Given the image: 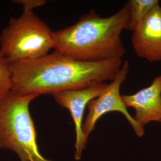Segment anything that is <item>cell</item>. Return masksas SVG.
<instances>
[{
	"label": "cell",
	"mask_w": 161,
	"mask_h": 161,
	"mask_svg": "<svg viewBox=\"0 0 161 161\" xmlns=\"http://www.w3.org/2000/svg\"><path fill=\"white\" fill-rule=\"evenodd\" d=\"M9 62L11 91L21 95L40 96L112 80L123 61L121 59L80 61L54 51L34 60Z\"/></svg>",
	"instance_id": "obj_1"
},
{
	"label": "cell",
	"mask_w": 161,
	"mask_h": 161,
	"mask_svg": "<svg viewBox=\"0 0 161 161\" xmlns=\"http://www.w3.org/2000/svg\"><path fill=\"white\" fill-rule=\"evenodd\" d=\"M38 96L11 91L0 100V148L13 151L21 161H53L39 151L30 112L31 103Z\"/></svg>",
	"instance_id": "obj_3"
},
{
	"label": "cell",
	"mask_w": 161,
	"mask_h": 161,
	"mask_svg": "<svg viewBox=\"0 0 161 161\" xmlns=\"http://www.w3.org/2000/svg\"><path fill=\"white\" fill-rule=\"evenodd\" d=\"M12 3L22 4L24 12H32L34 8L45 5L47 1L46 0H14Z\"/></svg>",
	"instance_id": "obj_11"
},
{
	"label": "cell",
	"mask_w": 161,
	"mask_h": 161,
	"mask_svg": "<svg viewBox=\"0 0 161 161\" xmlns=\"http://www.w3.org/2000/svg\"><path fill=\"white\" fill-rule=\"evenodd\" d=\"M134 51L149 62L161 61V7L156 6L133 31Z\"/></svg>",
	"instance_id": "obj_7"
},
{
	"label": "cell",
	"mask_w": 161,
	"mask_h": 161,
	"mask_svg": "<svg viewBox=\"0 0 161 161\" xmlns=\"http://www.w3.org/2000/svg\"><path fill=\"white\" fill-rule=\"evenodd\" d=\"M12 88V78L9 62L0 53V100L10 91Z\"/></svg>",
	"instance_id": "obj_10"
},
{
	"label": "cell",
	"mask_w": 161,
	"mask_h": 161,
	"mask_svg": "<svg viewBox=\"0 0 161 161\" xmlns=\"http://www.w3.org/2000/svg\"><path fill=\"white\" fill-rule=\"evenodd\" d=\"M53 32L33 11H23L2 31L0 53L10 62L41 58L53 49Z\"/></svg>",
	"instance_id": "obj_4"
},
{
	"label": "cell",
	"mask_w": 161,
	"mask_h": 161,
	"mask_svg": "<svg viewBox=\"0 0 161 161\" xmlns=\"http://www.w3.org/2000/svg\"><path fill=\"white\" fill-rule=\"evenodd\" d=\"M108 84L104 82L78 90H67L53 95L56 102L69 110L75 125L76 133L75 158L79 160L87 142L82 132L84 111L91 101L102 95Z\"/></svg>",
	"instance_id": "obj_6"
},
{
	"label": "cell",
	"mask_w": 161,
	"mask_h": 161,
	"mask_svg": "<svg viewBox=\"0 0 161 161\" xmlns=\"http://www.w3.org/2000/svg\"><path fill=\"white\" fill-rule=\"evenodd\" d=\"M128 2L130 8L128 30L132 31L159 3L158 0H130Z\"/></svg>",
	"instance_id": "obj_9"
},
{
	"label": "cell",
	"mask_w": 161,
	"mask_h": 161,
	"mask_svg": "<svg viewBox=\"0 0 161 161\" xmlns=\"http://www.w3.org/2000/svg\"><path fill=\"white\" fill-rule=\"evenodd\" d=\"M129 20L128 2L108 17L92 10L74 25L53 31V49L80 61L122 59L126 49L121 36L128 30Z\"/></svg>",
	"instance_id": "obj_2"
},
{
	"label": "cell",
	"mask_w": 161,
	"mask_h": 161,
	"mask_svg": "<svg viewBox=\"0 0 161 161\" xmlns=\"http://www.w3.org/2000/svg\"><path fill=\"white\" fill-rule=\"evenodd\" d=\"M126 107L135 109L134 120L143 127L150 122H161V75L150 86L131 95H122Z\"/></svg>",
	"instance_id": "obj_8"
},
{
	"label": "cell",
	"mask_w": 161,
	"mask_h": 161,
	"mask_svg": "<svg viewBox=\"0 0 161 161\" xmlns=\"http://www.w3.org/2000/svg\"><path fill=\"white\" fill-rule=\"evenodd\" d=\"M129 70L130 64L128 60H125L116 77L108 84L103 94L88 104V112L82 125V132L86 142L99 119L111 112L122 113L131 124L136 135L139 137L144 135L143 127L140 126L128 112L120 94V87L126 79Z\"/></svg>",
	"instance_id": "obj_5"
}]
</instances>
